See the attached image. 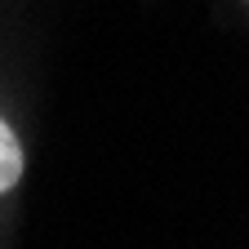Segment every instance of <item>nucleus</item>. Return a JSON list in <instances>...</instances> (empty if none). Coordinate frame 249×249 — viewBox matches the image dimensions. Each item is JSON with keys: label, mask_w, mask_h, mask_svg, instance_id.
<instances>
[{"label": "nucleus", "mask_w": 249, "mask_h": 249, "mask_svg": "<svg viewBox=\"0 0 249 249\" xmlns=\"http://www.w3.org/2000/svg\"><path fill=\"white\" fill-rule=\"evenodd\" d=\"M18 178H22V142H18V134L9 124L0 120V196L14 192Z\"/></svg>", "instance_id": "nucleus-1"}]
</instances>
